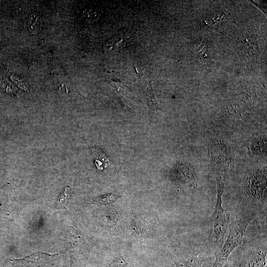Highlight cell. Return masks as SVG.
Masks as SVG:
<instances>
[{
    "mask_svg": "<svg viewBox=\"0 0 267 267\" xmlns=\"http://www.w3.org/2000/svg\"><path fill=\"white\" fill-rule=\"evenodd\" d=\"M41 18L37 15L32 14L29 18L28 28L30 33L35 34L38 33L42 28Z\"/></svg>",
    "mask_w": 267,
    "mask_h": 267,
    "instance_id": "11",
    "label": "cell"
},
{
    "mask_svg": "<svg viewBox=\"0 0 267 267\" xmlns=\"http://www.w3.org/2000/svg\"><path fill=\"white\" fill-rule=\"evenodd\" d=\"M231 220L227 238L221 250L214 253L216 259L212 267H223L230 254L242 243L245 230L250 223L235 217Z\"/></svg>",
    "mask_w": 267,
    "mask_h": 267,
    "instance_id": "2",
    "label": "cell"
},
{
    "mask_svg": "<svg viewBox=\"0 0 267 267\" xmlns=\"http://www.w3.org/2000/svg\"><path fill=\"white\" fill-rule=\"evenodd\" d=\"M210 153L213 161L219 166L228 168L231 155L229 147L222 140L214 139L210 146Z\"/></svg>",
    "mask_w": 267,
    "mask_h": 267,
    "instance_id": "5",
    "label": "cell"
},
{
    "mask_svg": "<svg viewBox=\"0 0 267 267\" xmlns=\"http://www.w3.org/2000/svg\"><path fill=\"white\" fill-rule=\"evenodd\" d=\"M145 89L150 110L157 111L160 110L154 95L151 81L146 85Z\"/></svg>",
    "mask_w": 267,
    "mask_h": 267,
    "instance_id": "9",
    "label": "cell"
},
{
    "mask_svg": "<svg viewBox=\"0 0 267 267\" xmlns=\"http://www.w3.org/2000/svg\"><path fill=\"white\" fill-rule=\"evenodd\" d=\"M71 194V188L69 186H66L63 192L58 196L55 204L57 209H66V206L68 203Z\"/></svg>",
    "mask_w": 267,
    "mask_h": 267,
    "instance_id": "8",
    "label": "cell"
},
{
    "mask_svg": "<svg viewBox=\"0 0 267 267\" xmlns=\"http://www.w3.org/2000/svg\"><path fill=\"white\" fill-rule=\"evenodd\" d=\"M217 194L215 209L210 218V230L209 246L214 253L218 252L224 244L229 217L222 205V196L224 191V178L220 176L216 177Z\"/></svg>",
    "mask_w": 267,
    "mask_h": 267,
    "instance_id": "1",
    "label": "cell"
},
{
    "mask_svg": "<svg viewBox=\"0 0 267 267\" xmlns=\"http://www.w3.org/2000/svg\"><path fill=\"white\" fill-rule=\"evenodd\" d=\"M168 251L177 267H202L204 261L199 258L198 249L183 246L179 241L172 243Z\"/></svg>",
    "mask_w": 267,
    "mask_h": 267,
    "instance_id": "3",
    "label": "cell"
},
{
    "mask_svg": "<svg viewBox=\"0 0 267 267\" xmlns=\"http://www.w3.org/2000/svg\"><path fill=\"white\" fill-rule=\"evenodd\" d=\"M53 256L43 253H34L21 259L14 260L15 267H45L49 264Z\"/></svg>",
    "mask_w": 267,
    "mask_h": 267,
    "instance_id": "7",
    "label": "cell"
},
{
    "mask_svg": "<svg viewBox=\"0 0 267 267\" xmlns=\"http://www.w3.org/2000/svg\"><path fill=\"white\" fill-rule=\"evenodd\" d=\"M120 196L112 193H106L93 199V203L97 205H107L114 202Z\"/></svg>",
    "mask_w": 267,
    "mask_h": 267,
    "instance_id": "10",
    "label": "cell"
},
{
    "mask_svg": "<svg viewBox=\"0 0 267 267\" xmlns=\"http://www.w3.org/2000/svg\"><path fill=\"white\" fill-rule=\"evenodd\" d=\"M262 141L255 137L251 140V148L254 153L257 154L262 152V148L264 146V143Z\"/></svg>",
    "mask_w": 267,
    "mask_h": 267,
    "instance_id": "12",
    "label": "cell"
},
{
    "mask_svg": "<svg viewBox=\"0 0 267 267\" xmlns=\"http://www.w3.org/2000/svg\"><path fill=\"white\" fill-rule=\"evenodd\" d=\"M97 13L95 12H92V10H90L88 12L84 13V17L85 18L89 21L94 20L95 18H97Z\"/></svg>",
    "mask_w": 267,
    "mask_h": 267,
    "instance_id": "14",
    "label": "cell"
},
{
    "mask_svg": "<svg viewBox=\"0 0 267 267\" xmlns=\"http://www.w3.org/2000/svg\"><path fill=\"white\" fill-rule=\"evenodd\" d=\"M175 178L178 183L186 187L193 188L197 185L196 173L189 164H180L176 170Z\"/></svg>",
    "mask_w": 267,
    "mask_h": 267,
    "instance_id": "6",
    "label": "cell"
},
{
    "mask_svg": "<svg viewBox=\"0 0 267 267\" xmlns=\"http://www.w3.org/2000/svg\"><path fill=\"white\" fill-rule=\"evenodd\" d=\"M109 267H127V266L122 259L117 258L112 261Z\"/></svg>",
    "mask_w": 267,
    "mask_h": 267,
    "instance_id": "13",
    "label": "cell"
},
{
    "mask_svg": "<svg viewBox=\"0 0 267 267\" xmlns=\"http://www.w3.org/2000/svg\"><path fill=\"white\" fill-rule=\"evenodd\" d=\"M267 239L254 240L245 246L237 267H264L266 264Z\"/></svg>",
    "mask_w": 267,
    "mask_h": 267,
    "instance_id": "4",
    "label": "cell"
}]
</instances>
